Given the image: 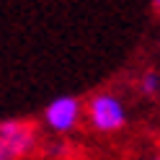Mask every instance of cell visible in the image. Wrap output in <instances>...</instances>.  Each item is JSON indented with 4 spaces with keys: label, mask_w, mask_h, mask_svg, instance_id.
Listing matches in <instances>:
<instances>
[{
    "label": "cell",
    "mask_w": 160,
    "mask_h": 160,
    "mask_svg": "<svg viewBox=\"0 0 160 160\" xmlns=\"http://www.w3.org/2000/svg\"><path fill=\"white\" fill-rule=\"evenodd\" d=\"M34 147V129L23 122H0V160H18Z\"/></svg>",
    "instance_id": "obj_2"
},
{
    "label": "cell",
    "mask_w": 160,
    "mask_h": 160,
    "mask_svg": "<svg viewBox=\"0 0 160 160\" xmlns=\"http://www.w3.org/2000/svg\"><path fill=\"white\" fill-rule=\"evenodd\" d=\"M155 160H160V155H158V158H155Z\"/></svg>",
    "instance_id": "obj_6"
},
{
    "label": "cell",
    "mask_w": 160,
    "mask_h": 160,
    "mask_svg": "<svg viewBox=\"0 0 160 160\" xmlns=\"http://www.w3.org/2000/svg\"><path fill=\"white\" fill-rule=\"evenodd\" d=\"M88 119L98 132H116L127 124L124 103L111 93H98L88 101Z\"/></svg>",
    "instance_id": "obj_1"
},
{
    "label": "cell",
    "mask_w": 160,
    "mask_h": 160,
    "mask_svg": "<svg viewBox=\"0 0 160 160\" xmlns=\"http://www.w3.org/2000/svg\"><path fill=\"white\" fill-rule=\"evenodd\" d=\"M139 88H142V93H145V96H155V93L160 91V78H158V72H145L142 83H139Z\"/></svg>",
    "instance_id": "obj_4"
},
{
    "label": "cell",
    "mask_w": 160,
    "mask_h": 160,
    "mask_svg": "<svg viewBox=\"0 0 160 160\" xmlns=\"http://www.w3.org/2000/svg\"><path fill=\"white\" fill-rule=\"evenodd\" d=\"M80 116V101L72 96H59L44 108V122L54 132H70L78 124Z\"/></svg>",
    "instance_id": "obj_3"
},
{
    "label": "cell",
    "mask_w": 160,
    "mask_h": 160,
    "mask_svg": "<svg viewBox=\"0 0 160 160\" xmlns=\"http://www.w3.org/2000/svg\"><path fill=\"white\" fill-rule=\"evenodd\" d=\"M155 5H158V8H160V0H155Z\"/></svg>",
    "instance_id": "obj_5"
}]
</instances>
